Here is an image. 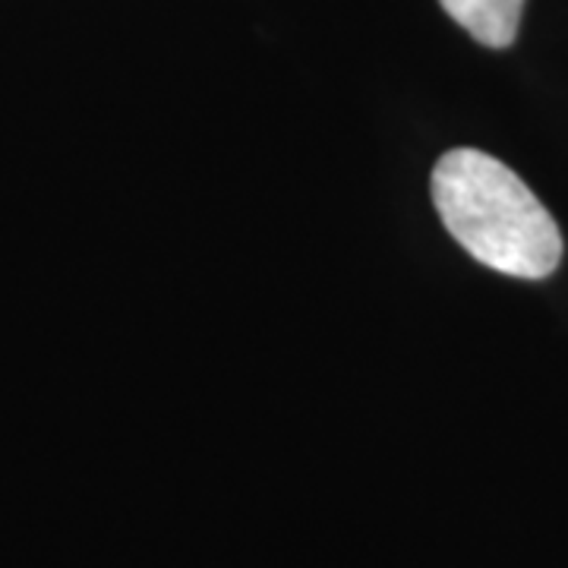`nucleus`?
Segmentation results:
<instances>
[{
  "label": "nucleus",
  "mask_w": 568,
  "mask_h": 568,
  "mask_svg": "<svg viewBox=\"0 0 568 568\" xmlns=\"http://www.w3.org/2000/svg\"><path fill=\"white\" fill-rule=\"evenodd\" d=\"M467 36L487 48H508L525 13V0H439Z\"/></svg>",
  "instance_id": "2"
},
{
  "label": "nucleus",
  "mask_w": 568,
  "mask_h": 568,
  "mask_svg": "<svg viewBox=\"0 0 568 568\" xmlns=\"http://www.w3.org/2000/svg\"><path fill=\"white\" fill-rule=\"evenodd\" d=\"M433 203L448 234L493 272L537 282L562 263V234L547 205L480 149H452L439 159Z\"/></svg>",
  "instance_id": "1"
}]
</instances>
